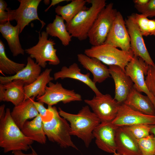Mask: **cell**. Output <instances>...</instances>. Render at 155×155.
<instances>
[{
    "instance_id": "6da1fadb",
    "label": "cell",
    "mask_w": 155,
    "mask_h": 155,
    "mask_svg": "<svg viewBox=\"0 0 155 155\" xmlns=\"http://www.w3.org/2000/svg\"><path fill=\"white\" fill-rule=\"evenodd\" d=\"M60 115L70 123L71 135L77 137L89 147L94 138L93 131L101 121L97 116L91 112L88 106L83 107L77 114L66 112L58 108Z\"/></svg>"
},
{
    "instance_id": "7a4b0ae2",
    "label": "cell",
    "mask_w": 155,
    "mask_h": 155,
    "mask_svg": "<svg viewBox=\"0 0 155 155\" xmlns=\"http://www.w3.org/2000/svg\"><path fill=\"white\" fill-rule=\"evenodd\" d=\"M10 109L0 118V147L3 152L20 150L26 151L34 141L25 135L13 120Z\"/></svg>"
},
{
    "instance_id": "3957f363",
    "label": "cell",
    "mask_w": 155,
    "mask_h": 155,
    "mask_svg": "<svg viewBox=\"0 0 155 155\" xmlns=\"http://www.w3.org/2000/svg\"><path fill=\"white\" fill-rule=\"evenodd\" d=\"M91 6L80 12L69 23L67 29L72 37L80 41L88 38V33L98 14L106 6L105 0H86Z\"/></svg>"
},
{
    "instance_id": "277c9868",
    "label": "cell",
    "mask_w": 155,
    "mask_h": 155,
    "mask_svg": "<svg viewBox=\"0 0 155 155\" xmlns=\"http://www.w3.org/2000/svg\"><path fill=\"white\" fill-rule=\"evenodd\" d=\"M48 108L53 113L50 120L43 121L44 130L49 140L63 148L71 147L78 150L71 140L70 125L67 120L61 117L55 106L48 105Z\"/></svg>"
},
{
    "instance_id": "5b68a950",
    "label": "cell",
    "mask_w": 155,
    "mask_h": 155,
    "mask_svg": "<svg viewBox=\"0 0 155 155\" xmlns=\"http://www.w3.org/2000/svg\"><path fill=\"white\" fill-rule=\"evenodd\" d=\"M84 54L90 57L96 58L108 66H119L124 71L125 67L134 56L131 49L124 51L105 43L85 49Z\"/></svg>"
},
{
    "instance_id": "8992f818",
    "label": "cell",
    "mask_w": 155,
    "mask_h": 155,
    "mask_svg": "<svg viewBox=\"0 0 155 155\" xmlns=\"http://www.w3.org/2000/svg\"><path fill=\"white\" fill-rule=\"evenodd\" d=\"M117 12L111 3L99 13L88 34L89 43L92 46L104 43Z\"/></svg>"
},
{
    "instance_id": "52a82bcc",
    "label": "cell",
    "mask_w": 155,
    "mask_h": 155,
    "mask_svg": "<svg viewBox=\"0 0 155 155\" xmlns=\"http://www.w3.org/2000/svg\"><path fill=\"white\" fill-rule=\"evenodd\" d=\"M49 34L45 31L39 33V40L35 46L26 49L25 52L41 67L45 68L48 62L49 65H57L60 62L57 55V50L54 47L56 44L54 40L48 39Z\"/></svg>"
},
{
    "instance_id": "ba28073f",
    "label": "cell",
    "mask_w": 155,
    "mask_h": 155,
    "mask_svg": "<svg viewBox=\"0 0 155 155\" xmlns=\"http://www.w3.org/2000/svg\"><path fill=\"white\" fill-rule=\"evenodd\" d=\"M85 102L91 108L101 122H111L117 114L120 104L109 94L95 96Z\"/></svg>"
},
{
    "instance_id": "9c48e42d",
    "label": "cell",
    "mask_w": 155,
    "mask_h": 155,
    "mask_svg": "<svg viewBox=\"0 0 155 155\" xmlns=\"http://www.w3.org/2000/svg\"><path fill=\"white\" fill-rule=\"evenodd\" d=\"M36 100L52 106L60 102L66 104L72 101H81L82 99L81 95L74 90L67 89L58 82L54 83L51 81L46 87L44 94L37 98Z\"/></svg>"
},
{
    "instance_id": "30bf717a",
    "label": "cell",
    "mask_w": 155,
    "mask_h": 155,
    "mask_svg": "<svg viewBox=\"0 0 155 155\" xmlns=\"http://www.w3.org/2000/svg\"><path fill=\"white\" fill-rule=\"evenodd\" d=\"M149 65L140 57L134 55L125 69L126 74L131 79L134 87L139 92L144 93L153 102L155 107V98L148 90L145 82Z\"/></svg>"
},
{
    "instance_id": "8fae6325",
    "label": "cell",
    "mask_w": 155,
    "mask_h": 155,
    "mask_svg": "<svg viewBox=\"0 0 155 155\" xmlns=\"http://www.w3.org/2000/svg\"><path fill=\"white\" fill-rule=\"evenodd\" d=\"M130 38L131 49L134 55L139 57L149 65L154 64L147 49L142 34L135 19L134 13L125 20Z\"/></svg>"
},
{
    "instance_id": "7c38bea8",
    "label": "cell",
    "mask_w": 155,
    "mask_h": 155,
    "mask_svg": "<svg viewBox=\"0 0 155 155\" xmlns=\"http://www.w3.org/2000/svg\"><path fill=\"white\" fill-rule=\"evenodd\" d=\"M104 43L127 51L131 49L129 36L125 21L119 11H117Z\"/></svg>"
},
{
    "instance_id": "4fadbf2b",
    "label": "cell",
    "mask_w": 155,
    "mask_h": 155,
    "mask_svg": "<svg viewBox=\"0 0 155 155\" xmlns=\"http://www.w3.org/2000/svg\"><path fill=\"white\" fill-rule=\"evenodd\" d=\"M118 126L111 122H101L95 128L93 134L98 147L106 152H116L115 136Z\"/></svg>"
},
{
    "instance_id": "5bb4252c",
    "label": "cell",
    "mask_w": 155,
    "mask_h": 155,
    "mask_svg": "<svg viewBox=\"0 0 155 155\" xmlns=\"http://www.w3.org/2000/svg\"><path fill=\"white\" fill-rule=\"evenodd\" d=\"M111 122L118 127L138 124L154 125L155 116L136 111L122 103L120 105L116 117Z\"/></svg>"
},
{
    "instance_id": "9a60e30c",
    "label": "cell",
    "mask_w": 155,
    "mask_h": 155,
    "mask_svg": "<svg viewBox=\"0 0 155 155\" xmlns=\"http://www.w3.org/2000/svg\"><path fill=\"white\" fill-rule=\"evenodd\" d=\"M19 7L13 10V20H15L20 29L21 33L24 28L32 21L38 20L42 24L41 29L45 23L39 18L38 14V6L41 0H18Z\"/></svg>"
},
{
    "instance_id": "2e32d148",
    "label": "cell",
    "mask_w": 155,
    "mask_h": 155,
    "mask_svg": "<svg viewBox=\"0 0 155 155\" xmlns=\"http://www.w3.org/2000/svg\"><path fill=\"white\" fill-rule=\"evenodd\" d=\"M109 72L114 81L115 96L114 98L121 104L126 99L133 86L130 78L120 67L117 65L108 66Z\"/></svg>"
},
{
    "instance_id": "e0dca14e",
    "label": "cell",
    "mask_w": 155,
    "mask_h": 155,
    "mask_svg": "<svg viewBox=\"0 0 155 155\" xmlns=\"http://www.w3.org/2000/svg\"><path fill=\"white\" fill-rule=\"evenodd\" d=\"M116 152L119 155H142L137 139L126 126L119 127L115 136Z\"/></svg>"
},
{
    "instance_id": "ac0fdd59",
    "label": "cell",
    "mask_w": 155,
    "mask_h": 155,
    "mask_svg": "<svg viewBox=\"0 0 155 155\" xmlns=\"http://www.w3.org/2000/svg\"><path fill=\"white\" fill-rule=\"evenodd\" d=\"M123 103L133 110L144 114L155 116V107L149 97L133 86Z\"/></svg>"
},
{
    "instance_id": "d6986e66",
    "label": "cell",
    "mask_w": 155,
    "mask_h": 155,
    "mask_svg": "<svg viewBox=\"0 0 155 155\" xmlns=\"http://www.w3.org/2000/svg\"><path fill=\"white\" fill-rule=\"evenodd\" d=\"M25 84L21 80H16L5 84H0V101L10 102L15 106L24 101Z\"/></svg>"
},
{
    "instance_id": "ffe728a7",
    "label": "cell",
    "mask_w": 155,
    "mask_h": 155,
    "mask_svg": "<svg viewBox=\"0 0 155 155\" xmlns=\"http://www.w3.org/2000/svg\"><path fill=\"white\" fill-rule=\"evenodd\" d=\"M90 73H82L81 69L76 63H74L68 67L63 66L61 70L55 73L53 75L54 80H62L70 78L79 81L89 87L94 92L95 95L98 96L102 94L97 88L96 84L90 78Z\"/></svg>"
},
{
    "instance_id": "44dd1931",
    "label": "cell",
    "mask_w": 155,
    "mask_h": 155,
    "mask_svg": "<svg viewBox=\"0 0 155 155\" xmlns=\"http://www.w3.org/2000/svg\"><path fill=\"white\" fill-rule=\"evenodd\" d=\"M77 58L83 67L92 73L95 84L102 83L111 77L108 68L97 59L82 53L78 54Z\"/></svg>"
},
{
    "instance_id": "7402d4cb",
    "label": "cell",
    "mask_w": 155,
    "mask_h": 155,
    "mask_svg": "<svg viewBox=\"0 0 155 155\" xmlns=\"http://www.w3.org/2000/svg\"><path fill=\"white\" fill-rule=\"evenodd\" d=\"M41 67L30 57L27 59L25 67L16 74L8 76H0V84H5L14 80H22L26 85L30 84L34 82L41 74Z\"/></svg>"
},
{
    "instance_id": "603a6c76",
    "label": "cell",
    "mask_w": 155,
    "mask_h": 155,
    "mask_svg": "<svg viewBox=\"0 0 155 155\" xmlns=\"http://www.w3.org/2000/svg\"><path fill=\"white\" fill-rule=\"evenodd\" d=\"M35 98L32 97L15 106L11 112L13 120L21 129L28 119L34 118L39 114L33 103Z\"/></svg>"
},
{
    "instance_id": "cb8c5ba5",
    "label": "cell",
    "mask_w": 155,
    "mask_h": 155,
    "mask_svg": "<svg viewBox=\"0 0 155 155\" xmlns=\"http://www.w3.org/2000/svg\"><path fill=\"white\" fill-rule=\"evenodd\" d=\"M0 32L3 38L7 40L13 57L24 54L25 50L22 48L19 39L20 29L18 24L13 26L10 21L0 24Z\"/></svg>"
},
{
    "instance_id": "d4e9b609",
    "label": "cell",
    "mask_w": 155,
    "mask_h": 155,
    "mask_svg": "<svg viewBox=\"0 0 155 155\" xmlns=\"http://www.w3.org/2000/svg\"><path fill=\"white\" fill-rule=\"evenodd\" d=\"M52 69L46 68L41 73L33 82L28 85H25L24 89L25 97L24 100L32 97L38 98L44 94L47 85L54 80L50 75Z\"/></svg>"
},
{
    "instance_id": "484cf974",
    "label": "cell",
    "mask_w": 155,
    "mask_h": 155,
    "mask_svg": "<svg viewBox=\"0 0 155 155\" xmlns=\"http://www.w3.org/2000/svg\"><path fill=\"white\" fill-rule=\"evenodd\" d=\"M21 130L25 135L33 141L42 144L46 143V136L43 129V121L39 114L32 120L26 121Z\"/></svg>"
},
{
    "instance_id": "4316f807",
    "label": "cell",
    "mask_w": 155,
    "mask_h": 155,
    "mask_svg": "<svg viewBox=\"0 0 155 155\" xmlns=\"http://www.w3.org/2000/svg\"><path fill=\"white\" fill-rule=\"evenodd\" d=\"M64 21L61 17L56 15L53 22L47 25L46 32L49 35L57 37L66 46L69 45L72 37L68 32Z\"/></svg>"
},
{
    "instance_id": "83f0119b",
    "label": "cell",
    "mask_w": 155,
    "mask_h": 155,
    "mask_svg": "<svg viewBox=\"0 0 155 155\" xmlns=\"http://www.w3.org/2000/svg\"><path fill=\"white\" fill-rule=\"evenodd\" d=\"M86 0H73L63 6L58 5L55 8L57 15L61 16L67 24L70 22L80 11L87 9Z\"/></svg>"
},
{
    "instance_id": "f1b7e54d",
    "label": "cell",
    "mask_w": 155,
    "mask_h": 155,
    "mask_svg": "<svg viewBox=\"0 0 155 155\" xmlns=\"http://www.w3.org/2000/svg\"><path fill=\"white\" fill-rule=\"evenodd\" d=\"M5 49L4 44L0 40V71L3 73L12 75L24 68L26 65L10 60L7 57Z\"/></svg>"
},
{
    "instance_id": "f546056e",
    "label": "cell",
    "mask_w": 155,
    "mask_h": 155,
    "mask_svg": "<svg viewBox=\"0 0 155 155\" xmlns=\"http://www.w3.org/2000/svg\"><path fill=\"white\" fill-rule=\"evenodd\" d=\"M142 155H154L155 152V138L152 133L147 136L137 139Z\"/></svg>"
},
{
    "instance_id": "4dcf8cb0",
    "label": "cell",
    "mask_w": 155,
    "mask_h": 155,
    "mask_svg": "<svg viewBox=\"0 0 155 155\" xmlns=\"http://www.w3.org/2000/svg\"><path fill=\"white\" fill-rule=\"evenodd\" d=\"M150 125L138 124L126 126L136 139H139L150 134Z\"/></svg>"
},
{
    "instance_id": "1f68e13d",
    "label": "cell",
    "mask_w": 155,
    "mask_h": 155,
    "mask_svg": "<svg viewBox=\"0 0 155 155\" xmlns=\"http://www.w3.org/2000/svg\"><path fill=\"white\" fill-rule=\"evenodd\" d=\"M145 82L147 87L155 98V63L153 65H149Z\"/></svg>"
},
{
    "instance_id": "d6a6232c",
    "label": "cell",
    "mask_w": 155,
    "mask_h": 155,
    "mask_svg": "<svg viewBox=\"0 0 155 155\" xmlns=\"http://www.w3.org/2000/svg\"><path fill=\"white\" fill-rule=\"evenodd\" d=\"M7 4L3 0H0V23L4 24L13 20V10L7 7Z\"/></svg>"
},
{
    "instance_id": "836d02e7",
    "label": "cell",
    "mask_w": 155,
    "mask_h": 155,
    "mask_svg": "<svg viewBox=\"0 0 155 155\" xmlns=\"http://www.w3.org/2000/svg\"><path fill=\"white\" fill-rule=\"evenodd\" d=\"M135 19L143 36L149 35L148 30V22L149 19L142 14L134 13Z\"/></svg>"
},
{
    "instance_id": "e575fe53",
    "label": "cell",
    "mask_w": 155,
    "mask_h": 155,
    "mask_svg": "<svg viewBox=\"0 0 155 155\" xmlns=\"http://www.w3.org/2000/svg\"><path fill=\"white\" fill-rule=\"evenodd\" d=\"M135 7L139 12L147 18L155 17V0H149L147 3L142 6L135 5Z\"/></svg>"
},
{
    "instance_id": "d590c367",
    "label": "cell",
    "mask_w": 155,
    "mask_h": 155,
    "mask_svg": "<svg viewBox=\"0 0 155 155\" xmlns=\"http://www.w3.org/2000/svg\"><path fill=\"white\" fill-rule=\"evenodd\" d=\"M33 103L43 122L49 121L52 118L53 112L51 110L48 108H46L44 106V103L34 101Z\"/></svg>"
},
{
    "instance_id": "8d00e7d4",
    "label": "cell",
    "mask_w": 155,
    "mask_h": 155,
    "mask_svg": "<svg viewBox=\"0 0 155 155\" xmlns=\"http://www.w3.org/2000/svg\"><path fill=\"white\" fill-rule=\"evenodd\" d=\"M148 30L149 35L155 36V19H149L148 22Z\"/></svg>"
},
{
    "instance_id": "74e56055",
    "label": "cell",
    "mask_w": 155,
    "mask_h": 155,
    "mask_svg": "<svg viewBox=\"0 0 155 155\" xmlns=\"http://www.w3.org/2000/svg\"><path fill=\"white\" fill-rule=\"evenodd\" d=\"M71 1V0H51V2L50 5L44 11L45 12L47 11L52 6H54L61 2L65 1Z\"/></svg>"
},
{
    "instance_id": "f35d334b",
    "label": "cell",
    "mask_w": 155,
    "mask_h": 155,
    "mask_svg": "<svg viewBox=\"0 0 155 155\" xmlns=\"http://www.w3.org/2000/svg\"><path fill=\"white\" fill-rule=\"evenodd\" d=\"M149 0H134L133 2L135 5L139 6H142L148 3Z\"/></svg>"
},
{
    "instance_id": "ab89813d",
    "label": "cell",
    "mask_w": 155,
    "mask_h": 155,
    "mask_svg": "<svg viewBox=\"0 0 155 155\" xmlns=\"http://www.w3.org/2000/svg\"><path fill=\"white\" fill-rule=\"evenodd\" d=\"M13 155H34L32 152L30 153L25 154L22 151L17 150L12 152Z\"/></svg>"
},
{
    "instance_id": "60d3db41",
    "label": "cell",
    "mask_w": 155,
    "mask_h": 155,
    "mask_svg": "<svg viewBox=\"0 0 155 155\" xmlns=\"http://www.w3.org/2000/svg\"><path fill=\"white\" fill-rule=\"evenodd\" d=\"M5 105L3 104L0 106V118L3 117L5 114Z\"/></svg>"
},
{
    "instance_id": "b9f144b4",
    "label": "cell",
    "mask_w": 155,
    "mask_h": 155,
    "mask_svg": "<svg viewBox=\"0 0 155 155\" xmlns=\"http://www.w3.org/2000/svg\"><path fill=\"white\" fill-rule=\"evenodd\" d=\"M150 132L154 135L155 138V125H150ZM154 155H155V152Z\"/></svg>"
},
{
    "instance_id": "7bdbcfd3",
    "label": "cell",
    "mask_w": 155,
    "mask_h": 155,
    "mask_svg": "<svg viewBox=\"0 0 155 155\" xmlns=\"http://www.w3.org/2000/svg\"><path fill=\"white\" fill-rule=\"evenodd\" d=\"M30 148L32 150V152L34 155H38L31 146H30Z\"/></svg>"
},
{
    "instance_id": "ee69618b",
    "label": "cell",
    "mask_w": 155,
    "mask_h": 155,
    "mask_svg": "<svg viewBox=\"0 0 155 155\" xmlns=\"http://www.w3.org/2000/svg\"><path fill=\"white\" fill-rule=\"evenodd\" d=\"M113 155H119L117 154V152H116L114 154H113Z\"/></svg>"
}]
</instances>
